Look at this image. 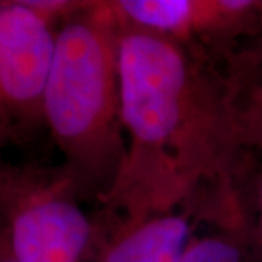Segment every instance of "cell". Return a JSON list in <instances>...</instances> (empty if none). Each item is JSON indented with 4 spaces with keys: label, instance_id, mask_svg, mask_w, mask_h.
I'll return each instance as SVG.
<instances>
[{
    "label": "cell",
    "instance_id": "6da1fadb",
    "mask_svg": "<svg viewBox=\"0 0 262 262\" xmlns=\"http://www.w3.org/2000/svg\"><path fill=\"white\" fill-rule=\"evenodd\" d=\"M121 115L127 151L99 200L101 223H130L189 206L207 182H232L241 149L233 88L192 48L121 27Z\"/></svg>",
    "mask_w": 262,
    "mask_h": 262
},
{
    "label": "cell",
    "instance_id": "7a4b0ae2",
    "mask_svg": "<svg viewBox=\"0 0 262 262\" xmlns=\"http://www.w3.org/2000/svg\"><path fill=\"white\" fill-rule=\"evenodd\" d=\"M121 25L113 2H86L56 31L44 91V124L80 194L99 201L113 187L127 143L120 84Z\"/></svg>",
    "mask_w": 262,
    "mask_h": 262
},
{
    "label": "cell",
    "instance_id": "3957f363",
    "mask_svg": "<svg viewBox=\"0 0 262 262\" xmlns=\"http://www.w3.org/2000/svg\"><path fill=\"white\" fill-rule=\"evenodd\" d=\"M63 166L0 162V232L16 262H88L96 225Z\"/></svg>",
    "mask_w": 262,
    "mask_h": 262
},
{
    "label": "cell",
    "instance_id": "277c9868",
    "mask_svg": "<svg viewBox=\"0 0 262 262\" xmlns=\"http://www.w3.org/2000/svg\"><path fill=\"white\" fill-rule=\"evenodd\" d=\"M57 25L29 0H0V149L44 124Z\"/></svg>",
    "mask_w": 262,
    "mask_h": 262
},
{
    "label": "cell",
    "instance_id": "5b68a950",
    "mask_svg": "<svg viewBox=\"0 0 262 262\" xmlns=\"http://www.w3.org/2000/svg\"><path fill=\"white\" fill-rule=\"evenodd\" d=\"M121 27L147 31L192 48L198 42L222 47L261 32L259 0H117Z\"/></svg>",
    "mask_w": 262,
    "mask_h": 262
},
{
    "label": "cell",
    "instance_id": "8992f818",
    "mask_svg": "<svg viewBox=\"0 0 262 262\" xmlns=\"http://www.w3.org/2000/svg\"><path fill=\"white\" fill-rule=\"evenodd\" d=\"M195 207L130 223L96 225L95 262H179L192 236Z\"/></svg>",
    "mask_w": 262,
    "mask_h": 262
},
{
    "label": "cell",
    "instance_id": "52a82bcc",
    "mask_svg": "<svg viewBox=\"0 0 262 262\" xmlns=\"http://www.w3.org/2000/svg\"><path fill=\"white\" fill-rule=\"evenodd\" d=\"M219 226L208 233L192 234L179 262H249L246 229L241 210L219 211Z\"/></svg>",
    "mask_w": 262,
    "mask_h": 262
},
{
    "label": "cell",
    "instance_id": "ba28073f",
    "mask_svg": "<svg viewBox=\"0 0 262 262\" xmlns=\"http://www.w3.org/2000/svg\"><path fill=\"white\" fill-rule=\"evenodd\" d=\"M230 82L237 144L241 149L262 150V80L239 61L233 67Z\"/></svg>",
    "mask_w": 262,
    "mask_h": 262
},
{
    "label": "cell",
    "instance_id": "9c48e42d",
    "mask_svg": "<svg viewBox=\"0 0 262 262\" xmlns=\"http://www.w3.org/2000/svg\"><path fill=\"white\" fill-rule=\"evenodd\" d=\"M252 242L255 245V251L262 256V177L259 182V189H258V214H256V225L253 229Z\"/></svg>",
    "mask_w": 262,
    "mask_h": 262
},
{
    "label": "cell",
    "instance_id": "30bf717a",
    "mask_svg": "<svg viewBox=\"0 0 262 262\" xmlns=\"http://www.w3.org/2000/svg\"><path fill=\"white\" fill-rule=\"evenodd\" d=\"M0 262H16V259L9 252V248L5 242V237H3L2 232H0Z\"/></svg>",
    "mask_w": 262,
    "mask_h": 262
},
{
    "label": "cell",
    "instance_id": "8fae6325",
    "mask_svg": "<svg viewBox=\"0 0 262 262\" xmlns=\"http://www.w3.org/2000/svg\"><path fill=\"white\" fill-rule=\"evenodd\" d=\"M261 34H262V13H261ZM258 53H261V54H262V50H261V51H258Z\"/></svg>",
    "mask_w": 262,
    "mask_h": 262
}]
</instances>
